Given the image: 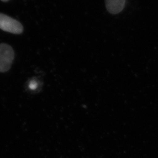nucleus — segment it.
Wrapping results in <instances>:
<instances>
[{
	"label": "nucleus",
	"mask_w": 158,
	"mask_h": 158,
	"mask_svg": "<svg viewBox=\"0 0 158 158\" xmlns=\"http://www.w3.org/2000/svg\"><path fill=\"white\" fill-rule=\"evenodd\" d=\"M15 59L12 47L6 43L0 44V72H6L10 69Z\"/></svg>",
	"instance_id": "1"
},
{
	"label": "nucleus",
	"mask_w": 158,
	"mask_h": 158,
	"mask_svg": "<svg viewBox=\"0 0 158 158\" xmlns=\"http://www.w3.org/2000/svg\"><path fill=\"white\" fill-rule=\"evenodd\" d=\"M0 29L14 34H21L23 32V27L16 20L0 13Z\"/></svg>",
	"instance_id": "2"
},
{
	"label": "nucleus",
	"mask_w": 158,
	"mask_h": 158,
	"mask_svg": "<svg viewBox=\"0 0 158 158\" xmlns=\"http://www.w3.org/2000/svg\"><path fill=\"white\" fill-rule=\"evenodd\" d=\"M106 9L113 15L121 12L125 6L126 0H105Z\"/></svg>",
	"instance_id": "3"
},
{
	"label": "nucleus",
	"mask_w": 158,
	"mask_h": 158,
	"mask_svg": "<svg viewBox=\"0 0 158 158\" xmlns=\"http://www.w3.org/2000/svg\"><path fill=\"white\" fill-rule=\"evenodd\" d=\"M36 83L35 81H32V82L30 83V85H29V87H30V88L31 89H32V90H35V88L37 87V84H36Z\"/></svg>",
	"instance_id": "4"
},
{
	"label": "nucleus",
	"mask_w": 158,
	"mask_h": 158,
	"mask_svg": "<svg viewBox=\"0 0 158 158\" xmlns=\"http://www.w3.org/2000/svg\"><path fill=\"white\" fill-rule=\"evenodd\" d=\"M1 1H2L5 2L8 1H9V0H1Z\"/></svg>",
	"instance_id": "5"
}]
</instances>
